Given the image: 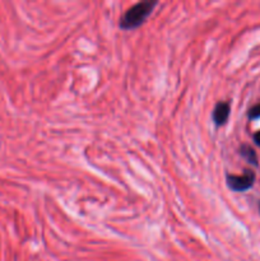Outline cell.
Listing matches in <instances>:
<instances>
[{
	"label": "cell",
	"instance_id": "obj_6",
	"mask_svg": "<svg viewBox=\"0 0 260 261\" xmlns=\"http://www.w3.org/2000/svg\"><path fill=\"white\" fill-rule=\"evenodd\" d=\"M254 142H255V144L259 145V147H260V132L255 133V134H254Z\"/></svg>",
	"mask_w": 260,
	"mask_h": 261
},
{
	"label": "cell",
	"instance_id": "obj_5",
	"mask_svg": "<svg viewBox=\"0 0 260 261\" xmlns=\"http://www.w3.org/2000/svg\"><path fill=\"white\" fill-rule=\"evenodd\" d=\"M249 119L250 120H255V119H259L260 117V103L255 105L254 107L249 110Z\"/></svg>",
	"mask_w": 260,
	"mask_h": 261
},
{
	"label": "cell",
	"instance_id": "obj_3",
	"mask_svg": "<svg viewBox=\"0 0 260 261\" xmlns=\"http://www.w3.org/2000/svg\"><path fill=\"white\" fill-rule=\"evenodd\" d=\"M229 103L227 102H219L217 103V106L214 107V111H213V121L216 122V125H223L224 122L227 121L229 116Z\"/></svg>",
	"mask_w": 260,
	"mask_h": 261
},
{
	"label": "cell",
	"instance_id": "obj_2",
	"mask_svg": "<svg viewBox=\"0 0 260 261\" xmlns=\"http://www.w3.org/2000/svg\"><path fill=\"white\" fill-rule=\"evenodd\" d=\"M254 182L255 173L251 170H245L244 175L241 176H227V185L229 186V189H232L233 191H237V193H242V191H246L249 189H251Z\"/></svg>",
	"mask_w": 260,
	"mask_h": 261
},
{
	"label": "cell",
	"instance_id": "obj_4",
	"mask_svg": "<svg viewBox=\"0 0 260 261\" xmlns=\"http://www.w3.org/2000/svg\"><path fill=\"white\" fill-rule=\"evenodd\" d=\"M240 153H241V155L247 161V162L251 163V165L254 166H257V155L256 153H255V150L252 149L250 145L247 144L242 145V147L240 148Z\"/></svg>",
	"mask_w": 260,
	"mask_h": 261
},
{
	"label": "cell",
	"instance_id": "obj_1",
	"mask_svg": "<svg viewBox=\"0 0 260 261\" xmlns=\"http://www.w3.org/2000/svg\"><path fill=\"white\" fill-rule=\"evenodd\" d=\"M155 5H157V2H142L133 5L122 15L121 20H120V27L122 30H134V28L139 27L147 19L148 15L152 13Z\"/></svg>",
	"mask_w": 260,
	"mask_h": 261
}]
</instances>
